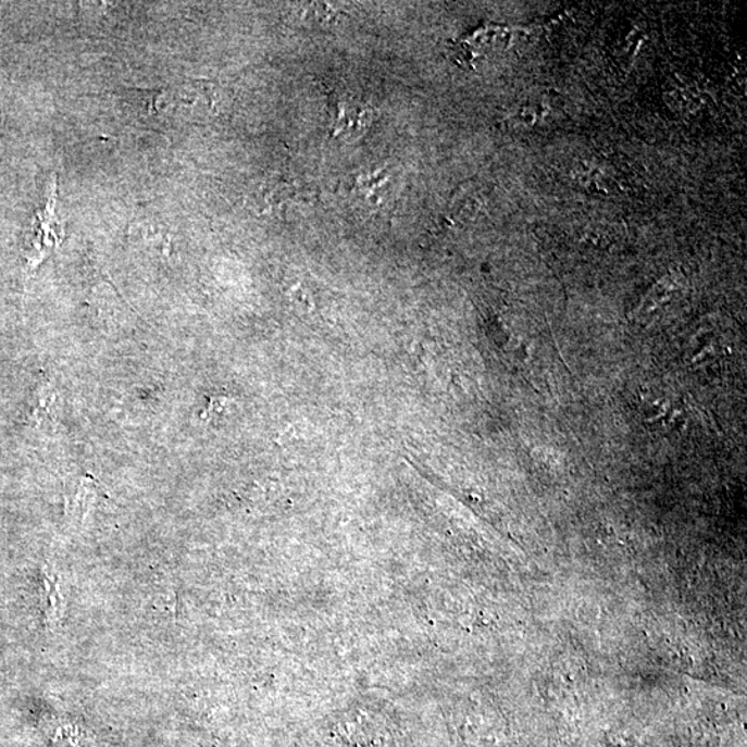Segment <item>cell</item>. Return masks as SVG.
<instances>
[{
    "mask_svg": "<svg viewBox=\"0 0 747 747\" xmlns=\"http://www.w3.org/2000/svg\"><path fill=\"white\" fill-rule=\"evenodd\" d=\"M63 237L64 227L55 215V183L53 182L48 202H46L43 210H40L35 216L34 232L30 236V248L33 249L27 257L29 263L37 266L45 257L49 256L50 251L60 246Z\"/></svg>",
    "mask_w": 747,
    "mask_h": 747,
    "instance_id": "1",
    "label": "cell"
},
{
    "mask_svg": "<svg viewBox=\"0 0 747 747\" xmlns=\"http://www.w3.org/2000/svg\"><path fill=\"white\" fill-rule=\"evenodd\" d=\"M607 747H626V746H623V745H611V746H607Z\"/></svg>",
    "mask_w": 747,
    "mask_h": 747,
    "instance_id": "2",
    "label": "cell"
}]
</instances>
